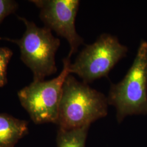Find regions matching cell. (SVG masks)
<instances>
[{
	"label": "cell",
	"mask_w": 147,
	"mask_h": 147,
	"mask_svg": "<svg viewBox=\"0 0 147 147\" xmlns=\"http://www.w3.org/2000/svg\"><path fill=\"white\" fill-rule=\"evenodd\" d=\"M107 98L69 74L65 80L57 125L69 130L90 124L108 113Z\"/></svg>",
	"instance_id": "1"
},
{
	"label": "cell",
	"mask_w": 147,
	"mask_h": 147,
	"mask_svg": "<svg viewBox=\"0 0 147 147\" xmlns=\"http://www.w3.org/2000/svg\"><path fill=\"white\" fill-rule=\"evenodd\" d=\"M23 21L26 31L20 39L2 38L16 44L20 50L21 59L31 70L33 81H44L57 72L55 55L60 46V40L46 27H39L26 19L18 17Z\"/></svg>",
	"instance_id": "3"
},
{
	"label": "cell",
	"mask_w": 147,
	"mask_h": 147,
	"mask_svg": "<svg viewBox=\"0 0 147 147\" xmlns=\"http://www.w3.org/2000/svg\"><path fill=\"white\" fill-rule=\"evenodd\" d=\"M13 56V52L8 47H0V87L5 86L7 82V65Z\"/></svg>",
	"instance_id": "9"
},
{
	"label": "cell",
	"mask_w": 147,
	"mask_h": 147,
	"mask_svg": "<svg viewBox=\"0 0 147 147\" xmlns=\"http://www.w3.org/2000/svg\"><path fill=\"white\" fill-rule=\"evenodd\" d=\"M109 105L116 108L117 120L127 116L147 115V42L142 40L136 57L124 78L111 84L107 96Z\"/></svg>",
	"instance_id": "2"
},
{
	"label": "cell",
	"mask_w": 147,
	"mask_h": 147,
	"mask_svg": "<svg viewBox=\"0 0 147 147\" xmlns=\"http://www.w3.org/2000/svg\"><path fill=\"white\" fill-rule=\"evenodd\" d=\"M128 48L121 44L118 38L103 33L95 42L86 45L75 61L70 63L69 73L74 74L86 84L107 77L116 64L125 57Z\"/></svg>",
	"instance_id": "4"
},
{
	"label": "cell",
	"mask_w": 147,
	"mask_h": 147,
	"mask_svg": "<svg viewBox=\"0 0 147 147\" xmlns=\"http://www.w3.org/2000/svg\"><path fill=\"white\" fill-rule=\"evenodd\" d=\"M28 121L0 113V147H15L28 132Z\"/></svg>",
	"instance_id": "7"
},
{
	"label": "cell",
	"mask_w": 147,
	"mask_h": 147,
	"mask_svg": "<svg viewBox=\"0 0 147 147\" xmlns=\"http://www.w3.org/2000/svg\"><path fill=\"white\" fill-rule=\"evenodd\" d=\"M18 8L16 2L12 0H0V23L11 14L15 12Z\"/></svg>",
	"instance_id": "10"
},
{
	"label": "cell",
	"mask_w": 147,
	"mask_h": 147,
	"mask_svg": "<svg viewBox=\"0 0 147 147\" xmlns=\"http://www.w3.org/2000/svg\"><path fill=\"white\" fill-rule=\"evenodd\" d=\"M90 125L65 130L58 128L57 147H86V142Z\"/></svg>",
	"instance_id": "8"
},
{
	"label": "cell",
	"mask_w": 147,
	"mask_h": 147,
	"mask_svg": "<svg viewBox=\"0 0 147 147\" xmlns=\"http://www.w3.org/2000/svg\"><path fill=\"white\" fill-rule=\"evenodd\" d=\"M70 57L63 60V69L58 76L49 81H33L19 91L22 107L35 124L52 123L57 124L64 82L70 74Z\"/></svg>",
	"instance_id": "5"
},
{
	"label": "cell",
	"mask_w": 147,
	"mask_h": 147,
	"mask_svg": "<svg viewBox=\"0 0 147 147\" xmlns=\"http://www.w3.org/2000/svg\"><path fill=\"white\" fill-rule=\"evenodd\" d=\"M40 9L39 16L45 27L65 38L70 46L69 57L76 53L84 39L76 31L75 20L79 11V0L31 1Z\"/></svg>",
	"instance_id": "6"
}]
</instances>
